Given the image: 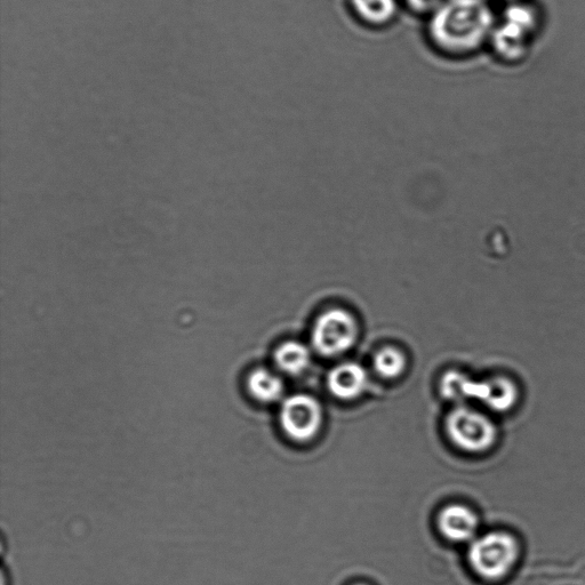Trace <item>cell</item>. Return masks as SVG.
I'll list each match as a JSON object with an SVG mask.
<instances>
[{
  "mask_svg": "<svg viewBox=\"0 0 585 585\" xmlns=\"http://www.w3.org/2000/svg\"><path fill=\"white\" fill-rule=\"evenodd\" d=\"M428 18L431 46L447 58L458 59L491 42L496 24L486 0H443Z\"/></svg>",
  "mask_w": 585,
  "mask_h": 585,
  "instance_id": "6da1fadb",
  "label": "cell"
},
{
  "mask_svg": "<svg viewBox=\"0 0 585 585\" xmlns=\"http://www.w3.org/2000/svg\"><path fill=\"white\" fill-rule=\"evenodd\" d=\"M519 556V546L514 536L493 532L472 541L469 548V564L480 578L499 581L512 571Z\"/></svg>",
  "mask_w": 585,
  "mask_h": 585,
  "instance_id": "7a4b0ae2",
  "label": "cell"
},
{
  "mask_svg": "<svg viewBox=\"0 0 585 585\" xmlns=\"http://www.w3.org/2000/svg\"><path fill=\"white\" fill-rule=\"evenodd\" d=\"M536 27L538 14L531 6L511 5L502 21L495 24L491 37L494 51L508 61L523 58Z\"/></svg>",
  "mask_w": 585,
  "mask_h": 585,
  "instance_id": "3957f363",
  "label": "cell"
},
{
  "mask_svg": "<svg viewBox=\"0 0 585 585\" xmlns=\"http://www.w3.org/2000/svg\"><path fill=\"white\" fill-rule=\"evenodd\" d=\"M359 335L358 322L351 312L334 308L320 315L312 327L311 342L318 354L336 357L355 346Z\"/></svg>",
  "mask_w": 585,
  "mask_h": 585,
  "instance_id": "277c9868",
  "label": "cell"
},
{
  "mask_svg": "<svg viewBox=\"0 0 585 585\" xmlns=\"http://www.w3.org/2000/svg\"><path fill=\"white\" fill-rule=\"evenodd\" d=\"M446 431L456 446L469 453L490 450L498 438V430L488 416L463 405L447 415Z\"/></svg>",
  "mask_w": 585,
  "mask_h": 585,
  "instance_id": "5b68a950",
  "label": "cell"
},
{
  "mask_svg": "<svg viewBox=\"0 0 585 585\" xmlns=\"http://www.w3.org/2000/svg\"><path fill=\"white\" fill-rule=\"evenodd\" d=\"M279 420L288 437L306 443L322 428L323 408L314 397L294 395L285 399L280 407Z\"/></svg>",
  "mask_w": 585,
  "mask_h": 585,
  "instance_id": "8992f818",
  "label": "cell"
},
{
  "mask_svg": "<svg viewBox=\"0 0 585 585\" xmlns=\"http://www.w3.org/2000/svg\"><path fill=\"white\" fill-rule=\"evenodd\" d=\"M478 517L474 511L462 504L447 506L438 516V528L447 540L467 542L475 538Z\"/></svg>",
  "mask_w": 585,
  "mask_h": 585,
  "instance_id": "52a82bcc",
  "label": "cell"
},
{
  "mask_svg": "<svg viewBox=\"0 0 585 585\" xmlns=\"http://www.w3.org/2000/svg\"><path fill=\"white\" fill-rule=\"evenodd\" d=\"M368 375L363 366L356 363H344L333 368L328 374V389L342 400L356 399L367 388Z\"/></svg>",
  "mask_w": 585,
  "mask_h": 585,
  "instance_id": "ba28073f",
  "label": "cell"
},
{
  "mask_svg": "<svg viewBox=\"0 0 585 585\" xmlns=\"http://www.w3.org/2000/svg\"><path fill=\"white\" fill-rule=\"evenodd\" d=\"M351 13L364 26L382 29L390 26L399 13V0H349Z\"/></svg>",
  "mask_w": 585,
  "mask_h": 585,
  "instance_id": "9c48e42d",
  "label": "cell"
},
{
  "mask_svg": "<svg viewBox=\"0 0 585 585\" xmlns=\"http://www.w3.org/2000/svg\"><path fill=\"white\" fill-rule=\"evenodd\" d=\"M246 389L256 402L271 404L277 402L284 394V383L267 368H255L246 379Z\"/></svg>",
  "mask_w": 585,
  "mask_h": 585,
  "instance_id": "30bf717a",
  "label": "cell"
},
{
  "mask_svg": "<svg viewBox=\"0 0 585 585\" xmlns=\"http://www.w3.org/2000/svg\"><path fill=\"white\" fill-rule=\"evenodd\" d=\"M483 384L484 381L472 380L466 374L450 371L445 373L440 382V392L446 399L455 403H463L471 399L480 402Z\"/></svg>",
  "mask_w": 585,
  "mask_h": 585,
  "instance_id": "8fae6325",
  "label": "cell"
},
{
  "mask_svg": "<svg viewBox=\"0 0 585 585\" xmlns=\"http://www.w3.org/2000/svg\"><path fill=\"white\" fill-rule=\"evenodd\" d=\"M275 363L280 371L290 375H299L309 367L311 352L306 344L298 341H287L276 349Z\"/></svg>",
  "mask_w": 585,
  "mask_h": 585,
  "instance_id": "7c38bea8",
  "label": "cell"
},
{
  "mask_svg": "<svg viewBox=\"0 0 585 585\" xmlns=\"http://www.w3.org/2000/svg\"><path fill=\"white\" fill-rule=\"evenodd\" d=\"M488 391L485 405L495 412H507L518 400L516 384L506 378L488 380Z\"/></svg>",
  "mask_w": 585,
  "mask_h": 585,
  "instance_id": "4fadbf2b",
  "label": "cell"
},
{
  "mask_svg": "<svg viewBox=\"0 0 585 585\" xmlns=\"http://www.w3.org/2000/svg\"><path fill=\"white\" fill-rule=\"evenodd\" d=\"M374 368L382 378L396 379L405 371L406 357L397 348L381 349L374 357Z\"/></svg>",
  "mask_w": 585,
  "mask_h": 585,
  "instance_id": "5bb4252c",
  "label": "cell"
},
{
  "mask_svg": "<svg viewBox=\"0 0 585 585\" xmlns=\"http://www.w3.org/2000/svg\"><path fill=\"white\" fill-rule=\"evenodd\" d=\"M402 3L415 14L429 16L437 10L443 0H402Z\"/></svg>",
  "mask_w": 585,
  "mask_h": 585,
  "instance_id": "9a60e30c",
  "label": "cell"
},
{
  "mask_svg": "<svg viewBox=\"0 0 585 585\" xmlns=\"http://www.w3.org/2000/svg\"><path fill=\"white\" fill-rule=\"evenodd\" d=\"M357 585H366V584H357Z\"/></svg>",
  "mask_w": 585,
  "mask_h": 585,
  "instance_id": "2e32d148",
  "label": "cell"
}]
</instances>
